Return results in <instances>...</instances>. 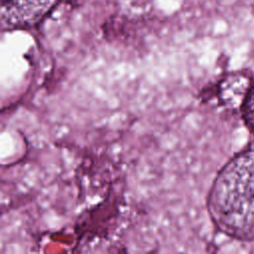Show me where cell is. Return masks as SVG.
Returning a JSON list of instances; mask_svg holds the SVG:
<instances>
[{
  "mask_svg": "<svg viewBox=\"0 0 254 254\" xmlns=\"http://www.w3.org/2000/svg\"><path fill=\"white\" fill-rule=\"evenodd\" d=\"M207 205L222 232L237 239L254 240V144L218 173Z\"/></svg>",
  "mask_w": 254,
  "mask_h": 254,
  "instance_id": "obj_1",
  "label": "cell"
},
{
  "mask_svg": "<svg viewBox=\"0 0 254 254\" xmlns=\"http://www.w3.org/2000/svg\"><path fill=\"white\" fill-rule=\"evenodd\" d=\"M58 0H0L1 26L5 30L27 28L46 16Z\"/></svg>",
  "mask_w": 254,
  "mask_h": 254,
  "instance_id": "obj_2",
  "label": "cell"
},
{
  "mask_svg": "<svg viewBox=\"0 0 254 254\" xmlns=\"http://www.w3.org/2000/svg\"><path fill=\"white\" fill-rule=\"evenodd\" d=\"M243 114L247 126L254 133V85L246 95L243 104Z\"/></svg>",
  "mask_w": 254,
  "mask_h": 254,
  "instance_id": "obj_3",
  "label": "cell"
}]
</instances>
